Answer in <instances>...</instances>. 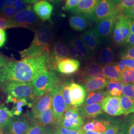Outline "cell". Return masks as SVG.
<instances>
[{"mask_svg": "<svg viewBox=\"0 0 134 134\" xmlns=\"http://www.w3.org/2000/svg\"><path fill=\"white\" fill-rule=\"evenodd\" d=\"M133 46H134V45H133Z\"/></svg>", "mask_w": 134, "mask_h": 134, "instance_id": "64", "label": "cell"}, {"mask_svg": "<svg viewBox=\"0 0 134 134\" xmlns=\"http://www.w3.org/2000/svg\"><path fill=\"white\" fill-rule=\"evenodd\" d=\"M121 14L126 18L134 19V5L129 9L123 10Z\"/></svg>", "mask_w": 134, "mask_h": 134, "instance_id": "50", "label": "cell"}, {"mask_svg": "<svg viewBox=\"0 0 134 134\" xmlns=\"http://www.w3.org/2000/svg\"><path fill=\"white\" fill-rule=\"evenodd\" d=\"M83 123V118L79 108L72 107L64 113L59 125L68 129L79 130L81 129Z\"/></svg>", "mask_w": 134, "mask_h": 134, "instance_id": "7", "label": "cell"}, {"mask_svg": "<svg viewBox=\"0 0 134 134\" xmlns=\"http://www.w3.org/2000/svg\"><path fill=\"white\" fill-rule=\"evenodd\" d=\"M88 17L84 14H75L69 19V24L73 30L81 31L87 27L88 25Z\"/></svg>", "mask_w": 134, "mask_h": 134, "instance_id": "22", "label": "cell"}, {"mask_svg": "<svg viewBox=\"0 0 134 134\" xmlns=\"http://www.w3.org/2000/svg\"><path fill=\"white\" fill-rule=\"evenodd\" d=\"M103 71L104 77L108 81H122V72L117 63L112 62L104 65L103 66Z\"/></svg>", "mask_w": 134, "mask_h": 134, "instance_id": "19", "label": "cell"}, {"mask_svg": "<svg viewBox=\"0 0 134 134\" xmlns=\"http://www.w3.org/2000/svg\"><path fill=\"white\" fill-rule=\"evenodd\" d=\"M32 9L40 19L45 21L50 20L54 7L46 0H39L34 3Z\"/></svg>", "mask_w": 134, "mask_h": 134, "instance_id": "15", "label": "cell"}, {"mask_svg": "<svg viewBox=\"0 0 134 134\" xmlns=\"http://www.w3.org/2000/svg\"><path fill=\"white\" fill-rule=\"evenodd\" d=\"M116 10V5L112 0H99L95 10L89 16V19L96 24L109 17Z\"/></svg>", "mask_w": 134, "mask_h": 134, "instance_id": "9", "label": "cell"}, {"mask_svg": "<svg viewBox=\"0 0 134 134\" xmlns=\"http://www.w3.org/2000/svg\"><path fill=\"white\" fill-rule=\"evenodd\" d=\"M7 40V32L4 29H0V48L5 45Z\"/></svg>", "mask_w": 134, "mask_h": 134, "instance_id": "51", "label": "cell"}, {"mask_svg": "<svg viewBox=\"0 0 134 134\" xmlns=\"http://www.w3.org/2000/svg\"><path fill=\"white\" fill-rule=\"evenodd\" d=\"M69 57L67 45L62 41H58L51 49L47 64V70L56 71L58 63Z\"/></svg>", "mask_w": 134, "mask_h": 134, "instance_id": "6", "label": "cell"}, {"mask_svg": "<svg viewBox=\"0 0 134 134\" xmlns=\"http://www.w3.org/2000/svg\"><path fill=\"white\" fill-rule=\"evenodd\" d=\"M29 5L25 3L23 0H6V6L16 8L19 12L27 8Z\"/></svg>", "mask_w": 134, "mask_h": 134, "instance_id": "38", "label": "cell"}, {"mask_svg": "<svg viewBox=\"0 0 134 134\" xmlns=\"http://www.w3.org/2000/svg\"><path fill=\"white\" fill-rule=\"evenodd\" d=\"M108 81L105 77H92L86 79L84 82L86 91L90 93L103 90Z\"/></svg>", "mask_w": 134, "mask_h": 134, "instance_id": "25", "label": "cell"}, {"mask_svg": "<svg viewBox=\"0 0 134 134\" xmlns=\"http://www.w3.org/2000/svg\"><path fill=\"white\" fill-rule=\"evenodd\" d=\"M55 134H57V133H55Z\"/></svg>", "mask_w": 134, "mask_h": 134, "instance_id": "63", "label": "cell"}, {"mask_svg": "<svg viewBox=\"0 0 134 134\" xmlns=\"http://www.w3.org/2000/svg\"><path fill=\"white\" fill-rule=\"evenodd\" d=\"M67 48L69 57L77 60H84L83 57L75 46L72 41H71L69 42L67 46Z\"/></svg>", "mask_w": 134, "mask_h": 134, "instance_id": "36", "label": "cell"}, {"mask_svg": "<svg viewBox=\"0 0 134 134\" xmlns=\"http://www.w3.org/2000/svg\"><path fill=\"white\" fill-rule=\"evenodd\" d=\"M80 62L79 60L71 58H67L58 64L56 71L65 75H71L79 70Z\"/></svg>", "mask_w": 134, "mask_h": 134, "instance_id": "16", "label": "cell"}, {"mask_svg": "<svg viewBox=\"0 0 134 134\" xmlns=\"http://www.w3.org/2000/svg\"><path fill=\"white\" fill-rule=\"evenodd\" d=\"M9 62V59L0 54V68Z\"/></svg>", "mask_w": 134, "mask_h": 134, "instance_id": "53", "label": "cell"}, {"mask_svg": "<svg viewBox=\"0 0 134 134\" xmlns=\"http://www.w3.org/2000/svg\"><path fill=\"white\" fill-rule=\"evenodd\" d=\"M80 1L81 0H66L63 9L67 11H72L76 8Z\"/></svg>", "mask_w": 134, "mask_h": 134, "instance_id": "49", "label": "cell"}, {"mask_svg": "<svg viewBox=\"0 0 134 134\" xmlns=\"http://www.w3.org/2000/svg\"><path fill=\"white\" fill-rule=\"evenodd\" d=\"M52 92L49 91L43 96L37 98L33 104L32 110H31L29 116L32 119L35 120L39 114L48 108L51 105Z\"/></svg>", "mask_w": 134, "mask_h": 134, "instance_id": "14", "label": "cell"}, {"mask_svg": "<svg viewBox=\"0 0 134 134\" xmlns=\"http://www.w3.org/2000/svg\"><path fill=\"white\" fill-rule=\"evenodd\" d=\"M23 1H24L25 3L29 5L34 4L37 1V0H23Z\"/></svg>", "mask_w": 134, "mask_h": 134, "instance_id": "57", "label": "cell"}, {"mask_svg": "<svg viewBox=\"0 0 134 134\" xmlns=\"http://www.w3.org/2000/svg\"><path fill=\"white\" fill-rule=\"evenodd\" d=\"M3 90L8 95L18 98H26L35 100L37 98L34 94L31 82L25 83L17 81L2 83Z\"/></svg>", "mask_w": 134, "mask_h": 134, "instance_id": "4", "label": "cell"}, {"mask_svg": "<svg viewBox=\"0 0 134 134\" xmlns=\"http://www.w3.org/2000/svg\"><path fill=\"white\" fill-rule=\"evenodd\" d=\"M18 12H19V10L17 9L9 6H5L4 9L1 12V14L3 17L10 19L13 18Z\"/></svg>", "mask_w": 134, "mask_h": 134, "instance_id": "46", "label": "cell"}, {"mask_svg": "<svg viewBox=\"0 0 134 134\" xmlns=\"http://www.w3.org/2000/svg\"><path fill=\"white\" fill-rule=\"evenodd\" d=\"M54 132L58 134H86L81 128L79 130H72L65 128L59 124L57 125Z\"/></svg>", "mask_w": 134, "mask_h": 134, "instance_id": "40", "label": "cell"}, {"mask_svg": "<svg viewBox=\"0 0 134 134\" xmlns=\"http://www.w3.org/2000/svg\"><path fill=\"white\" fill-rule=\"evenodd\" d=\"M117 134H125L124 132V130H123V126H122V128L119 130L118 133Z\"/></svg>", "mask_w": 134, "mask_h": 134, "instance_id": "59", "label": "cell"}, {"mask_svg": "<svg viewBox=\"0 0 134 134\" xmlns=\"http://www.w3.org/2000/svg\"><path fill=\"white\" fill-rule=\"evenodd\" d=\"M70 98L72 107L81 106L86 100L87 91L85 86L74 82H69Z\"/></svg>", "mask_w": 134, "mask_h": 134, "instance_id": "12", "label": "cell"}, {"mask_svg": "<svg viewBox=\"0 0 134 134\" xmlns=\"http://www.w3.org/2000/svg\"><path fill=\"white\" fill-rule=\"evenodd\" d=\"M5 103H13L14 104L10 111L13 116H19L21 114L24 106L27 105L28 108H32L33 106V103L29 102L28 100L26 98H18L10 95H8Z\"/></svg>", "mask_w": 134, "mask_h": 134, "instance_id": "21", "label": "cell"}, {"mask_svg": "<svg viewBox=\"0 0 134 134\" xmlns=\"http://www.w3.org/2000/svg\"><path fill=\"white\" fill-rule=\"evenodd\" d=\"M101 109L103 112L111 116L123 114L120 105V96H106L101 102Z\"/></svg>", "mask_w": 134, "mask_h": 134, "instance_id": "11", "label": "cell"}, {"mask_svg": "<svg viewBox=\"0 0 134 134\" xmlns=\"http://www.w3.org/2000/svg\"><path fill=\"white\" fill-rule=\"evenodd\" d=\"M122 80L124 84L132 83L134 85V69H127L122 72Z\"/></svg>", "mask_w": 134, "mask_h": 134, "instance_id": "39", "label": "cell"}, {"mask_svg": "<svg viewBox=\"0 0 134 134\" xmlns=\"http://www.w3.org/2000/svg\"><path fill=\"white\" fill-rule=\"evenodd\" d=\"M51 92V106L53 114L58 124H59L63 115L67 111L66 105L62 93V83L58 85Z\"/></svg>", "mask_w": 134, "mask_h": 134, "instance_id": "8", "label": "cell"}, {"mask_svg": "<svg viewBox=\"0 0 134 134\" xmlns=\"http://www.w3.org/2000/svg\"><path fill=\"white\" fill-rule=\"evenodd\" d=\"M112 1H113V2L115 4V5H116L120 2L121 0H112Z\"/></svg>", "mask_w": 134, "mask_h": 134, "instance_id": "61", "label": "cell"}, {"mask_svg": "<svg viewBox=\"0 0 134 134\" xmlns=\"http://www.w3.org/2000/svg\"><path fill=\"white\" fill-rule=\"evenodd\" d=\"M122 126V122L112 121L104 134H117Z\"/></svg>", "mask_w": 134, "mask_h": 134, "instance_id": "43", "label": "cell"}, {"mask_svg": "<svg viewBox=\"0 0 134 134\" xmlns=\"http://www.w3.org/2000/svg\"><path fill=\"white\" fill-rule=\"evenodd\" d=\"M117 21L120 27V30L122 34L125 43L131 32L128 22L127 18L122 14H120Z\"/></svg>", "mask_w": 134, "mask_h": 134, "instance_id": "32", "label": "cell"}, {"mask_svg": "<svg viewBox=\"0 0 134 134\" xmlns=\"http://www.w3.org/2000/svg\"><path fill=\"white\" fill-rule=\"evenodd\" d=\"M59 83L60 81L56 74L48 70L41 74L31 82L34 94L36 98L52 91Z\"/></svg>", "mask_w": 134, "mask_h": 134, "instance_id": "3", "label": "cell"}, {"mask_svg": "<svg viewBox=\"0 0 134 134\" xmlns=\"http://www.w3.org/2000/svg\"><path fill=\"white\" fill-rule=\"evenodd\" d=\"M134 34L131 32L128 38L127 39L124 45L127 47H129V46H133L134 45Z\"/></svg>", "mask_w": 134, "mask_h": 134, "instance_id": "52", "label": "cell"}, {"mask_svg": "<svg viewBox=\"0 0 134 134\" xmlns=\"http://www.w3.org/2000/svg\"><path fill=\"white\" fill-rule=\"evenodd\" d=\"M54 38L52 28L45 25L36 29L34 39L29 47L19 52L23 59L39 56L44 53H49Z\"/></svg>", "mask_w": 134, "mask_h": 134, "instance_id": "2", "label": "cell"}, {"mask_svg": "<svg viewBox=\"0 0 134 134\" xmlns=\"http://www.w3.org/2000/svg\"><path fill=\"white\" fill-rule=\"evenodd\" d=\"M105 91L100 90L90 92L87 96L83 105H90L101 103L106 96Z\"/></svg>", "mask_w": 134, "mask_h": 134, "instance_id": "28", "label": "cell"}, {"mask_svg": "<svg viewBox=\"0 0 134 134\" xmlns=\"http://www.w3.org/2000/svg\"><path fill=\"white\" fill-rule=\"evenodd\" d=\"M60 0H50V1L53 2V3H58Z\"/></svg>", "mask_w": 134, "mask_h": 134, "instance_id": "62", "label": "cell"}, {"mask_svg": "<svg viewBox=\"0 0 134 134\" xmlns=\"http://www.w3.org/2000/svg\"><path fill=\"white\" fill-rule=\"evenodd\" d=\"M14 116L4 105H0V128H5Z\"/></svg>", "mask_w": 134, "mask_h": 134, "instance_id": "31", "label": "cell"}, {"mask_svg": "<svg viewBox=\"0 0 134 134\" xmlns=\"http://www.w3.org/2000/svg\"><path fill=\"white\" fill-rule=\"evenodd\" d=\"M120 71L123 72L127 69H134V60L123 59L118 63Z\"/></svg>", "mask_w": 134, "mask_h": 134, "instance_id": "42", "label": "cell"}, {"mask_svg": "<svg viewBox=\"0 0 134 134\" xmlns=\"http://www.w3.org/2000/svg\"><path fill=\"white\" fill-rule=\"evenodd\" d=\"M126 18L129 25L131 32L134 34V19H131L128 18Z\"/></svg>", "mask_w": 134, "mask_h": 134, "instance_id": "54", "label": "cell"}, {"mask_svg": "<svg viewBox=\"0 0 134 134\" xmlns=\"http://www.w3.org/2000/svg\"><path fill=\"white\" fill-rule=\"evenodd\" d=\"M113 38L116 45L121 46L122 45H124V41L117 21H116L113 30Z\"/></svg>", "mask_w": 134, "mask_h": 134, "instance_id": "37", "label": "cell"}, {"mask_svg": "<svg viewBox=\"0 0 134 134\" xmlns=\"http://www.w3.org/2000/svg\"><path fill=\"white\" fill-rule=\"evenodd\" d=\"M85 134H104V133H99V132H93V131H85Z\"/></svg>", "mask_w": 134, "mask_h": 134, "instance_id": "58", "label": "cell"}, {"mask_svg": "<svg viewBox=\"0 0 134 134\" xmlns=\"http://www.w3.org/2000/svg\"><path fill=\"white\" fill-rule=\"evenodd\" d=\"M10 19L14 24V28H34L39 24L38 19L34 13L31 5L24 10H20Z\"/></svg>", "mask_w": 134, "mask_h": 134, "instance_id": "5", "label": "cell"}, {"mask_svg": "<svg viewBox=\"0 0 134 134\" xmlns=\"http://www.w3.org/2000/svg\"><path fill=\"white\" fill-rule=\"evenodd\" d=\"M99 0H81L76 8L72 10L74 14H84L89 16L95 10Z\"/></svg>", "mask_w": 134, "mask_h": 134, "instance_id": "20", "label": "cell"}, {"mask_svg": "<svg viewBox=\"0 0 134 134\" xmlns=\"http://www.w3.org/2000/svg\"><path fill=\"white\" fill-rule=\"evenodd\" d=\"M120 105L123 111V114L128 115L134 113V99L124 95L120 96Z\"/></svg>", "mask_w": 134, "mask_h": 134, "instance_id": "30", "label": "cell"}, {"mask_svg": "<svg viewBox=\"0 0 134 134\" xmlns=\"http://www.w3.org/2000/svg\"><path fill=\"white\" fill-rule=\"evenodd\" d=\"M122 95L134 99V84H124L122 88Z\"/></svg>", "mask_w": 134, "mask_h": 134, "instance_id": "45", "label": "cell"}, {"mask_svg": "<svg viewBox=\"0 0 134 134\" xmlns=\"http://www.w3.org/2000/svg\"><path fill=\"white\" fill-rule=\"evenodd\" d=\"M5 129L4 128H0V134H4Z\"/></svg>", "mask_w": 134, "mask_h": 134, "instance_id": "60", "label": "cell"}, {"mask_svg": "<svg viewBox=\"0 0 134 134\" xmlns=\"http://www.w3.org/2000/svg\"><path fill=\"white\" fill-rule=\"evenodd\" d=\"M121 14V13L116 9L112 15L96 24L95 29L102 42L112 34L115 24Z\"/></svg>", "mask_w": 134, "mask_h": 134, "instance_id": "10", "label": "cell"}, {"mask_svg": "<svg viewBox=\"0 0 134 134\" xmlns=\"http://www.w3.org/2000/svg\"><path fill=\"white\" fill-rule=\"evenodd\" d=\"M46 127L32 122L24 134H43Z\"/></svg>", "mask_w": 134, "mask_h": 134, "instance_id": "41", "label": "cell"}, {"mask_svg": "<svg viewBox=\"0 0 134 134\" xmlns=\"http://www.w3.org/2000/svg\"><path fill=\"white\" fill-rule=\"evenodd\" d=\"M49 53L34 57L11 61L0 68V83L17 81L30 83L47 70Z\"/></svg>", "mask_w": 134, "mask_h": 134, "instance_id": "1", "label": "cell"}, {"mask_svg": "<svg viewBox=\"0 0 134 134\" xmlns=\"http://www.w3.org/2000/svg\"><path fill=\"white\" fill-rule=\"evenodd\" d=\"M69 82L66 81L64 83H62V93L63 97L65 101L67 110L72 108L71 103V100L70 98V90H69Z\"/></svg>", "mask_w": 134, "mask_h": 134, "instance_id": "35", "label": "cell"}, {"mask_svg": "<svg viewBox=\"0 0 134 134\" xmlns=\"http://www.w3.org/2000/svg\"><path fill=\"white\" fill-rule=\"evenodd\" d=\"M75 46L83 57L84 60H90L92 58V54L86 46L82 42L81 39L76 38L72 40Z\"/></svg>", "mask_w": 134, "mask_h": 134, "instance_id": "33", "label": "cell"}, {"mask_svg": "<svg viewBox=\"0 0 134 134\" xmlns=\"http://www.w3.org/2000/svg\"><path fill=\"white\" fill-rule=\"evenodd\" d=\"M114 58V51L110 46H106L101 49L99 56V61L101 64L106 65L111 63L113 62Z\"/></svg>", "mask_w": 134, "mask_h": 134, "instance_id": "29", "label": "cell"}, {"mask_svg": "<svg viewBox=\"0 0 134 134\" xmlns=\"http://www.w3.org/2000/svg\"><path fill=\"white\" fill-rule=\"evenodd\" d=\"M43 134H55L54 130L51 128H46Z\"/></svg>", "mask_w": 134, "mask_h": 134, "instance_id": "56", "label": "cell"}, {"mask_svg": "<svg viewBox=\"0 0 134 134\" xmlns=\"http://www.w3.org/2000/svg\"><path fill=\"white\" fill-rule=\"evenodd\" d=\"M122 125L125 134H134V114L128 116Z\"/></svg>", "mask_w": 134, "mask_h": 134, "instance_id": "34", "label": "cell"}, {"mask_svg": "<svg viewBox=\"0 0 134 134\" xmlns=\"http://www.w3.org/2000/svg\"><path fill=\"white\" fill-rule=\"evenodd\" d=\"M124 83L121 81H109L106 86L105 92L107 95L121 96Z\"/></svg>", "mask_w": 134, "mask_h": 134, "instance_id": "27", "label": "cell"}, {"mask_svg": "<svg viewBox=\"0 0 134 134\" xmlns=\"http://www.w3.org/2000/svg\"><path fill=\"white\" fill-rule=\"evenodd\" d=\"M81 39L91 54L96 52V50L101 44L99 41L91 36L87 30L82 34L81 36Z\"/></svg>", "mask_w": 134, "mask_h": 134, "instance_id": "26", "label": "cell"}, {"mask_svg": "<svg viewBox=\"0 0 134 134\" xmlns=\"http://www.w3.org/2000/svg\"><path fill=\"white\" fill-rule=\"evenodd\" d=\"M121 59H131L134 60V46L127 47L121 54Z\"/></svg>", "mask_w": 134, "mask_h": 134, "instance_id": "48", "label": "cell"}, {"mask_svg": "<svg viewBox=\"0 0 134 134\" xmlns=\"http://www.w3.org/2000/svg\"><path fill=\"white\" fill-rule=\"evenodd\" d=\"M134 5V0H121L116 5V9L121 14L123 10L129 9Z\"/></svg>", "mask_w": 134, "mask_h": 134, "instance_id": "44", "label": "cell"}, {"mask_svg": "<svg viewBox=\"0 0 134 134\" xmlns=\"http://www.w3.org/2000/svg\"><path fill=\"white\" fill-rule=\"evenodd\" d=\"M6 6V0H0V12H2Z\"/></svg>", "mask_w": 134, "mask_h": 134, "instance_id": "55", "label": "cell"}, {"mask_svg": "<svg viewBox=\"0 0 134 134\" xmlns=\"http://www.w3.org/2000/svg\"><path fill=\"white\" fill-rule=\"evenodd\" d=\"M79 111L83 117L87 119L96 118L102 113L101 102L90 105H82L79 108Z\"/></svg>", "mask_w": 134, "mask_h": 134, "instance_id": "23", "label": "cell"}, {"mask_svg": "<svg viewBox=\"0 0 134 134\" xmlns=\"http://www.w3.org/2000/svg\"><path fill=\"white\" fill-rule=\"evenodd\" d=\"M112 122V121L104 119L91 120L83 124L81 129L86 131H90L99 133H105Z\"/></svg>", "mask_w": 134, "mask_h": 134, "instance_id": "18", "label": "cell"}, {"mask_svg": "<svg viewBox=\"0 0 134 134\" xmlns=\"http://www.w3.org/2000/svg\"><path fill=\"white\" fill-rule=\"evenodd\" d=\"M82 81L92 77H104L103 66L96 63L91 62L87 64L80 72Z\"/></svg>", "mask_w": 134, "mask_h": 134, "instance_id": "17", "label": "cell"}, {"mask_svg": "<svg viewBox=\"0 0 134 134\" xmlns=\"http://www.w3.org/2000/svg\"><path fill=\"white\" fill-rule=\"evenodd\" d=\"M32 121V122L45 127L50 125L58 124L54 116L51 105L49 106L46 110L41 112L38 116Z\"/></svg>", "mask_w": 134, "mask_h": 134, "instance_id": "24", "label": "cell"}, {"mask_svg": "<svg viewBox=\"0 0 134 134\" xmlns=\"http://www.w3.org/2000/svg\"><path fill=\"white\" fill-rule=\"evenodd\" d=\"M31 124L29 121L24 117L12 119L4 128L5 134H24Z\"/></svg>", "mask_w": 134, "mask_h": 134, "instance_id": "13", "label": "cell"}, {"mask_svg": "<svg viewBox=\"0 0 134 134\" xmlns=\"http://www.w3.org/2000/svg\"><path fill=\"white\" fill-rule=\"evenodd\" d=\"M14 28V25L10 19L0 16V29Z\"/></svg>", "mask_w": 134, "mask_h": 134, "instance_id": "47", "label": "cell"}]
</instances>
